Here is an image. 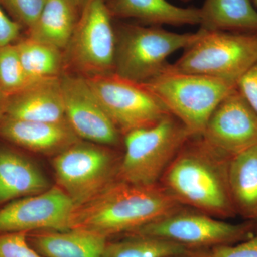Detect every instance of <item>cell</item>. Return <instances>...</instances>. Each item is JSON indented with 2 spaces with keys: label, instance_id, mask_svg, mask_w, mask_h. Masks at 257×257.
Listing matches in <instances>:
<instances>
[{
  "label": "cell",
  "instance_id": "cell-1",
  "mask_svg": "<svg viewBox=\"0 0 257 257\" xmlns=\"http://www.w3.org/2000/svg\"><path fill=\"white\" fill-rule=\"evenodd\" d=\"M183 207L160 183L139 185L115 179L95 197L74 209L70 229L87 230L109 239Z\"/></svg>",
  "mask_w": 257,
  "mask_h": 257
},
{
  "label": "cell",
  "instance_id": "cell-2",
  "mask_svg": "<svg viewBox=\"0 0 257 257\" xmlns=\"http://www.w3.org/2000/svg\"><path fill=\"white\" fill-rule=\"evenodd\" d=\"M231 158L193 135L181 147L160 183L186 207L218 219L237 215L230 193L228 167Z\"/></svg>",
  "mask_w": 257,
  "mask_h": 257
},
{
  "label": "cell",
  "instance_id": "cell-3",
  "mask_svg": "<svg viewBox=\"0 0 257 257\" xmlns=\"http://www.w3.org/2000/svg\"><path fill=\"white\" fill-rule=\"evenodd\" d=\"M114 31V73L139 83L165 72L170 64L169 56L187 48L202 34L201 29L194 33L179 34L162 27L124 23L115 25Z\"/></svg>",
  "mask_w": 257,
  "mask_h": 257
},
{
  "label": "cell",
  "instance_id": "cell-4",
  "mask_svg": "<svg viewBox=\"0 0 257 257\" xmlns=\"http://www.w3.org/2000/svg\"><path fill=\"white\" fill-rule=\"evenodd\" d=\"M192 136L172 114L156 124L128 133L124 136L125 152L115 179L139 185L160 183L166 169Z\"/></svg>",
  "mask_w": 257,
  "mask_h": 257
},
{
  "label": "cell",
  "instance_id": "cell-5",
  "mask_svg": "<svg viewBox=\"0 0 257 257\" xmlns=\"http://www.w3.org/2000/svg\"><path fill=\"white\" fill-rule=\"evenodd\" d=\"M143 84L192 135H202L216 106L236 87L222 79L167 69Z\"/></svg>",
  "mask_w": 257,
  "mask_h": 257
},
{
  "label": "cell",
  "instance_id": "cell-6",
  "mask_svg": "<svg viewBox=\"0 0 257 257\" xmlns=\"http://www.w3.org/2000/svg\"><path fill=\"white\" fill-rule=\"evenodd\" d=\"M202 30V29H201ZM257 62V35L228 31H206L184 49L167 70L201 74L236 84Z\"/></svg>",
  "mask_w": 257,
  "mask_h": 257
},
{
  "label": "cell",
  "instance_id": "cell-7",
  "mask_svg": "<svg viewBox=\"0 0 257 257\" xmlns=\"http://www.w3.org/2000/svg\"><path fill=\"white\" fill-rule=\"evenodd\" d=\"M256 232L252 221L232 224L184 207L127 234L156 236L192 250H211L236 244ZM123 236V235H121Z\"/></svg>",
  "mask_w": 257,
  "mask_h": 257
},
{
  "label": "cell",
  "instance_id": "cell-8",
  "mask_svg": "<svg viewBox=\"0 0 257 257\" xmlns=\"http://www.w3.org/2000/svg\"><path fill=\"white\" fill-rule=\"evenodd\" d=\"M115 31L106 0H87L64 50V69L84 77L114 73Z\"/></svg>",
  "mask_w": 257,
  "mask_h": 257
},
{
  "label": "cell",
  "instance_id": "cell-9",
  "mask_svg": "<svg viewBox=\"0 0 257 257\" xmlns=\"http://www.w3.org/2000/svg\"><path fill=\"white\" fill-rule=\"evenodd\" d=\"M111 148L81 140L54 158L57 185L76 207L95 197L116 178L121 158Z\"/></svg>",
  "mask_w": 257,
  "mask_h": 257
},
{
  "label": "cell",
  "instance_id": "cell-10",
  "mask_svg": "<svg viewBox=\"0 0 257 257\" xmlns=\"http://www.w3.org/2000/svg\"><path fill=\"white\" fill-rule=\"evenodd\" d=\"M121 136L156 124L171 114L143 83L115 73L84 77Z\"/></svg>",
  "mask_w": 257,
  "mask_h": 257
},
{
  "label": "cell",
  "instance_id": "cell-11",
  "mask_svg": "<svg viewBox=\"0 0 257 257\" xmlns=\"http://www.w3.org/2000/svg\"><path fill=\"white\" fill-rule=\"evenodd\" d=\"M76 205L58 186L0 207V234L70 229Z\"/></svg>",
  "mask_w": 257,
  "mask_h": 257
},
{
  "label": "cell",
  "instance_id": "cell-12",
  "mask_svg": "<svg viewBox=\"0 0 257 257\" xmlns=\"http://www.w3.org/2000/svg\"><path fill=\"white\" fill-rule=\"evenodd\" d=\"M66 117L82 140L114 147L121 135L115 127L82 76L64 72L60 77Z\"/></svg>",
  "mask_w": 257,
  "mask_h": 257
},
{
  "label": "cell",
  "instance_id": "cell-13",
  "mask_svg": "<svg viewBox=\"0 0 257 257\" xmlns=\"http://www.w3.org/2000/svg\"><path fill=\"white\" fill-rule=\"evenodd\" d=\"M201 135L231 158L257 145V112L236 87L216 106Z\"/></svg>",
  "mask_w": 257,
  "mask_h": 257
},
{
  "label": "cell",
  "instance_id": "cell-14",
  "mask_svg": "<svg viewBox=\"0 0 257 257\" xmlns=\"http://www.w3.org/2000/svg\"><path fill=\"white\" fill-rule=\"evenodd\" d=\"M0 139L15 146L44 155H59L81 141L68 122L13 119L0 121Z\"/></svg>",
  "mask_w": 257,
  "mask_h": 257
},
{
  "label": "cell",
  "instance_id": "cell-15",
  "mask_svg": "<svg viewBox=\"0 0 257 257\" xmlns=\"http://www.w3.org/2000/svg\"><path fill=\"white\" fill-rule=\"evenodd\" d=\"M5 116L46 122H68L66 117L60 77L32 83L8 96Z\"/></svg>",
  "mask_w": 257,
  "mask_h": 257
},
{
  "label": "cell",
  "instance_id": "cell-16",
  "mask_svg": "<svg viewBox=\"0 0 257 257\" xmlns=\"http://www.w3.org/2000/svg\"><path fill=\"white\" fill-rule=\"evenodd\" d=\"M50 188L45 175L21 152L0 145V207Z\"/></svg>",
  "mask_w": 257,
  "mask_h": 257
},
{
  "label": "cell",
  "instance_id": "cell-17",
  "mask_svg": "<svg viewBox=\"0 0 257 257\" xmlns=\"http://www.w3.org/2000/svg\"><path fill=\"white\" fill-rule=\"evenodd\" d=\"M113 19H133L147 26L200 25V9L181 8L167 0H106Z\"/></svg>",
  "mask_w": 257,
  "mask_h": 257
},
{
  "label": "cell",
  "instance_id": "cell-18",
  "mask_svg": "<svg viewBox=\"0 0 257 257\" xmlns=\"http://www.w3.org/2000/svg\"><path fill=\"white\" fill-rule=\"evenodd\" d=\"M28 241L43 257H101L107 238L82 229L42 230L28 233Z\"/></svg>",
  "mask_w": 257,
  "mask_h": 257
},
{
  "label": "cell",
  "instance_id": "cell-19",
  "mask_svg": "<svg viewBox=\"0 0 257 257\" xmlns=\"http://www.w3.org/2000/svg\"><path fill=\"white\" fill-rule=\"evenodd\" d=\"M82 8L76 0H45L28 37L63 51L68 45Z\"/></svg>",
  "mask_w": 257,
  "mask_h": 257
},
{
  "label": "cell",
  "instance_id": "cell-20",
  "mask_svg": "<svg viewBox=\"0 0 257 257\" xmlns=\"http://www.w3.org/2000/svg\"><path fill=\"white\" fill-rule=\"evenodd\" d=\"M228 179L236 214L246 221L257 219V145L229 160Z\"/></svg>",
  "mask_w": 257,
  "mask_h": 257
},
{
  "label": "cell",
  "instance_id": "cell-21",
  "mask_svg": "<svg viewBox=\"0 0 257 257\" xmlns=\"http://www.w3.org/2000/svg\"><path fill=\"white\" fill-rule=\"evenodd\" d=\"M200 29L206 31L257 32V10L252 0H205Z\"/></svg>",
  "mask_w": 257,
  "mask_h": 257
},
{
  "label": "cell",
  "instance_id": "cell-22",
  "mask_svg": "<svg viewBox=\"0 0 257 257\" xmlns=\"http://www.w3.org/2000/svg\"><path fill=\"white\" fill-rule=\"evenodd\" d=\"M15 44L30 84L64 73L63 51L28 37Z\"/></svg>",
  "mask_w": 257,
  "mask_h": 257
},
{
  "label": "cell",
  "instance_id": "cell-23",
  "mask_svg": "<svg viewBox=\"0 0 257 257\" xmlns=\"http://www.w3.org/2000/svg\"><path fill=\"white\" fill-rule=\"evenodd\" d=\"M121 236L119 239L107 240L101 257H170L197 251L156 236L135 234Z\"/></svg>",
  "mask_w": 257,
  "mask_h": 257
},
{
  "label": "cell",
  "instance_id": "cell-24",
  "mask_svg": "<svg viewBox=\"0 0 257 257\" xmlns=\"http://www.w3.org/2000/svg\"><path fill=\"white\" fill-rule=\"evenodd\" d=\"M15 43L0 47V87L8 96L30 84Z\"/></svg>",
  "mask_w": 257,
  "mask_h": 257
},
{
  "label": "cell",
  "instance_id": "cell-25",
  "mask_svg": "<svg viewBox=\"0 0 257 257\" xmlns=\"http://www.w3.org/2000/svg\"><path fill=\"white\" fill-rule=\"evenodd\" d=\"M45 0H0V6L23 28H31L43 8Z\"/></svg>",
  "mask_w": 257,
  "mask_h": 257
},
{
  "label": "cell",
  "instance_id": "cell-26",
  "mask_svg": "<svg viewBox=\"0 0 257 257\" xmlns=\"http://www.w3.org/2000/svg\"><path fill=\"white\" fill-rule=\"evenodd\" d=\"M28 233L0 234V257H43L30 246Z\"/></svg>",
  "mask_w": 257,
  "mask_h": 257
},
{
  "label": "cell",
  "instance_id": "cell-27",
  "mask_svg": "<svg viewBox=\"0 0 257 257\" xmlns=\"http://www.w3.org/2000/svg\"><path fill=\"white\" fill-rule=\"evenodd\" d=\"M211 254L212 257H257V231L241 242L212 248Z\"/></svg>",
  "mask_w": 257,
  "mask_h": 257
},
{
  "label": "cell",
  "instance_id": "cell-28",
  "mask_svg": "<svg viewBox=\"0 0 257 257\" xmlns=\"http://www.w3.org/2000/svg\"><path fill=\"white\" fill-rule=\"evenodd\" d=\"M236 88L257 112V62L240 77Z\"/></svg>",
  "mask_w": 257,
  "mask_h": 257
},
{
  "label": "cell",
  "instance_id": "cell-29",
  "mask_svg": "<svg viewBox=\"0 0 257 257\" xmlns=\"http://www.w3.org/2000/svg\"><path fill=\"white\" fill-rule=\"evenodd\" d=\"M23 26L10 18L0 6V47L15 43Z\"/></svg>",
  "mask_w": 257,
  "mask_h": 257
},
{
  "label": "cell",
  "instance_id": "cell-30",
  "mask_svg": "<svg viewBox=\"0 0 257 257\" xmlns=\"http://www.w3.org/2000/svg\"><path fill=\"white\" fill-rule=\"evenodd\" d=\"M170 257H212L211 250H197V251H189L182 254L176 255Z\"/></svg>",
  "mask_w": 257,
  "mask_h": 257
},
{
  "label": "cell",
  "instance_id": "cell-31",
  "mask_svg": "<svg viewBox=\"0 0 257 257\" xmlns=\"http://www.w3.org/2000/svg\"><path fill=\"white\" fill-rule=\"evenodd\" d=\"M8 96L0 87V121L3 119L6 113L7 106H8Z\"/></svg>",
  "mask_w": 257,
  "mask_h": 257
},
{
  "label": "cell",
  "instance_id": "cell-32",
  "mask_svg": "<svg viewBox=\"0 0 257 257\" xmlns=\"http://www.w3.org/2000/svg\"><path fill=\"white\" fill-rule=\"evenodd\" d=\"M76 1L78 3L79 7H80L81 8H82L83 6H84L87 0H76Z\"/></svg>",
  "mask_w": 257,
  "mask_h": 257
},
{
  "label": "cell",
  "instance_id": "cell-33",
  "mask_svg": "<svg viewBox=\"0 0 257 257\" xmlns=\"http://www.w3.org/2000/svg\"><path fill=\"white\" fill-rule=\"evenodd\" d=\"M180 1L183 2V3H189V2L192 1V0H180Z\"/></svg>",
  "mask_w": 257,
  "mask_h": 257
},
{
  "label": "cell",
  "instance_id": "cell-34",
  "mask_svg": "<svg viewBox=\"0 0 257 257\" xmlns=\"http://www.w3.org/2000/svg\"><path fill=\"white\" fill-rule=\"evenodd\" d=\"M253 3H254V5L257 7V0H252Z\"/></svg>",
  "mask_w": 257,
  "mask_h": 257
},
{
  "label": "cell",
  "instance_id": "cell-35",
  "mask_svg": "<svg viewBox=\"0 0 257 257\" xmlns=\"http://www.w3.org/2000/svg\"><path fill=\"white\" fill-rule=\"evenodd\" d=\"M253 222H254L255 225H256V229L257 231V219L256 220L253 221Z\"/></svg>",
  "mask_w": 257,
  "mask_h": 257
}]
</instances>
